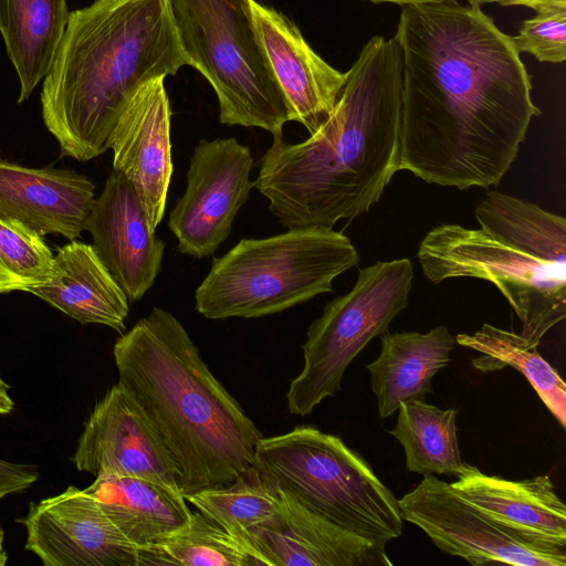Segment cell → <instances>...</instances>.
Segmentation results:
<instances>
[{
  "mask_svg": "<svg viewBox=\"0 0 566 566\" xmlns=\"http://www.w3.org/2000/svg\"><path fill=\"white\" fill-rule=\"evenodd\" d=\"M24 548L45 566H140V551L111 522L98 503L70 485L31 502L19 520Z\"/></svg>",
  "mask_w": 566,
  "mask_h": 566,
  "instance_id": "obj_12",
  "label": "cell"
},
{
  "mask_svg": "<svg viewBox=\"0 0 566 566\" xmlns=\"http://www.w3.org/2000/svg\"><path fill=\"white\" fill-rule=\"evenodd\" d=\"M184 65L170 0H95L71 12L41 91L42 118L62 156L86 161L105 153L139 87Z\"/></svg>",
  "mask_w": 566,
  "mask_h": 566,
  "instance_id": "obj_3",
  "label": "cell"
},
{
  "mask_svg": "<svg viewBox=\"0 0 566 566\" xmlns=\"http://www.w3.org/2000/svg\"><path fill=\"white\" fill-rule=\"evenodd\" d=\"M401 95L399 43L376 35L314 134L297 144L273 137L253 185L283 227L333 229L379 201L399 171Z\"/></svg>",
  "mask_w": 566,
  "mask_h": 566,
  "instance_id": "obj_2",
  "label": "cell"
},
{
  "mask_svg": "<svg viewBox=\"0 0 566 566\" xmlns=\"http://www.w3.org/2000/svg\"><path fill=\"white\" fill-rule=\"evenodd\" d=\"M455 342L482 355L472 365L482 371L511 366L528 380L559 424L566 426V385L558 371L546 361L536 346L528 345L515 332L483 324L473 334H458Z\"/></svg>",
  "mask_w": 566,
  "mask_h": 566,
  "instance_id": "obj_25",
  "label": "cell"
},
{
  "mask_svg": "<svg viewBox=\"0 0 566 566\" xmlns=\"http://www.w3.org/2000/svg\"><path fill=\"white\" fill-rule=\"evenodd\" d=\"M374 3H382V2H391L400 6H413V4H433V3H444V2H454L457 0H369Z\"/></svg>",
  "mask_w": 566,
  "mask_h": 566,
  "instance_id": "obj_33",
  "label": "cell"
},
{
  "mask_svg": "<svg viewBox=\"0 0 566 566\" xmlns=\"http://www.w3.org/2000/svg\"><path fill=\"white\" fill-rule=\"evenodd\" d=\"M252 0H170L189 61L211 84L220 123L282 136L291 111L259 38Z\"/></svg>",
  "mask_w": 566,
  "mask_h": 566,
  "instance_id": "obj_8",
  "label": "cell"
},
{
  "mask_svg": "<svg viewBox=\"0 0 566 566\" xmlns=\"http://www.w3.org/2000/svg\"><path fill=\"white\" fill-rule=\"evenodd\" d=\"M398 504L403 521L421 528L442 552L472 565H566V549L536 545L512 534L434 475L424 476Z\"/></svg>",
  "mask_w": 566,
  "mask_h": 566,
  "instance_id": "obj_10",
  "label": "cell"
},
{
  "mask_svg": "<svg viewBox=\"0 0 566 566\" xmlns=\"http://www.w3.org/2000/svg\"><path fill=\"white\" fill-rule=\"evenodd\" d=\"M340 232L296 228L263 239H242L214 259L195 293L208 319L276 314L333 291V281L358 263Z\"/></svg>",
  "mask_w": 566,
  "mask_h": 566,
  "instance_id": "obj_6",
  "label": "cell"
},
{
  "mask_svg": "<svg viewBox=\"0 0 566 566\" xmlns=\"http://www.w3.org/2000/svg\"><path fill=\"white\" fill-rule=\"evenodd\" d=\"M412 281L409 259L377 261L359 270L349 292L326 304L307 329L303 368L286 392L290 413L307 416L340 390L348 365L407 307Z\"/></svg>",
  "mask_w": 566,
  "mask_h": 566,
  "instance_id": "obj_9",
  "label": "cell"
},
{
  "mask_svg": "<svg viewBox=\"0 0 566 566\" xmlns=\"http://www.w3.org/2000/svg\"><path fill=\"white\" fill-rule=\"evenodd\" d=\"M118 382L147 417L184 496L232 482L262 433L212 375L179 319L154 307L114 344Z\"/></svg>",
  "mask_w": 566,
  "mask_h": 566,
  "instance_id": "obj_4",
  "label": "cell"
},
{
  "mask_svg": "<svg viewBox=\"0 0 566 566\" xmlns=\"http://www.w3.org/2000/svg\"><path fill=\"white\" fill-rule=\"evenodd\" d=\"M170 119L164 77H158L134 94L108 139L113 170L133 186L154 233L165 213L174 171Z\"/></svg>",
  "mask_w": 566,
  "mask_h": 566,
  "instance_id": "obj_14",
  "label": "cell"
},
{
  "mask_svg": "<svg viewBox=\"0 0 566 566\" xmlns=\"http://www.w3.org/2000/svg\"><path fill=\"white\" fill-rule=\"evenodd\" d=\"M14 402L9 395V385L0 376V415H7L12 411Z\"/></svg>",
  "mask_w": 566,
  "mask_h": 566,
  "instance_id": "obj_32",
  "label": "cell"
},
{
  "mask_svg": "<svg viewBox=\"0 0 566 566\" xmlns=\"http://www.w3.org/2000/svg\"><path fill=\"white\" fill-rule=\"evenodd\" d=\"M28 292L81 324L125 329L128 298L92 244L73 240L59 249L50 279Z\"/></svg>",
  "mask_w": 566,
  "mask_h": 566,
  "instance_id": "obj_20",
  "label": "cell"
},
{
  "mask_svg": "<svg viewBox=\"0 0 566 566\" xmlns=\"http://www.w3.org/2000/svg\"><path fill=\"white\" fill-rule=\"evenodd\" d=\"M185 499L239 541L250 528L282 511L280 491L253 464L232 482L199 490Z\"/></svg>",
  "mask_w": 566,
  "mask_h": 566,
  "instance_id": "obj_26",
  "label": "cell"
},
{
  "mask_svg": "<svg viewBox=\"0 0 566 566\" xmlns=\"http://www.w3.org/2000/svg\"><path fill=\"white\" fill-rule=\"evenodd\" d=\"M454 337L448 327L428 333L401 332L380 336L378 357L366 365L379 417L394 415L402 402L431 394L432 379L450 361Z\"/></svg>",
  "mask_w": 566,
  "mask_h": 566,
  "instance_id": "obj_21",
  "label": "cell"
},
{
  "mask_svg": "<svg viewBox=\"0 0 566 566\" xmlns=\"http://www.w3.org/2000/svg\"><path fill=\"white\" fill-rule=\"evenodd\" d=\"M479 229L441 224L420 242L418 260L432 283L491 282L517 315L531 346L566 316V219L499 191L475 207Z\"/></svg>",
  "mask_w": 566,
  "mask_h": 566,
  "instance_id": "obj_5",
  "label": "cell"
},
{
  "mask_svg": "<svg viewBox=\"0 0 566 566\" xmlns=\"http://www.w3.org/2000/svg\"><path fill=\"white\" fill-rule=\"evenodd\" d=\"M39 479L34 464L14 463L0 459V501L29 489Z\"/></svg>",
  "mask_w": 566,
  "mask_h": 566,
  "instance_id": "obj_30",
  "label": "cell"
},
{
  "mask_svg": "<svg viewBox=\"0 0 566 566\" xmlns=\"http://www.w3.org/2000/svg\"><path fill=\"white\" fill-rule=\"evenodd\" d=\"M252 464L314 514L380 546L402 534L398 500L337 436L315 427L261 438Z\"/></svg>",
  "mask_w": 566,
  "mask_h": 566,
  "instance_id": "obj_7",
  "label": "cell"
},
{
  "mask_svg": "<svg viewBox=\"0 0 566 566\" xmlns=\"http://www.w3.org/2000/svg\"><path fill=\"white\" fill-rule=\"evenodd\" d=\"M282 511L241 542L268 566H391L386 547L345 531L284 493Z\"/></svg>",
  "mask_w": 566,
  "mask_h": 566,
  "instance_id": "obj_16",
  "label": "cell"
},
{
  "mask_svg": "<svg viewBox=\"0 0 566 566\" xmlns=\"http://www.w3.org/2000/svg\"><path fill=\"white\" fill-rule=\"evenodd\" d=\"M455 417V409H441L423 399L399 406L397 423L389 433L401 443L408 471L457 478L465 471L468 463L461 458Z\"/></svg>",
  "mask_w": 566,
  "mask_h": 566,
  "instance_id": "obj_24",
  "label": "cell"
},
{
  "mask_svg": "<svg viewBox=\"0 0 566 566\" xmlns=\"http://www.w3.org/2000/svg\"><path fill=\"white\" fill-rule=\"evenodd\" d=\"M250 147L233 137L198 143L190 158L186 191L168 219L181 253L206 258L228 239L254 187Z\"/></svg>",
  "mask_w": 566,
  "mask_h": 566,
  "instance_id": "obj_11",
  "label": "cell"
},
{
  "mask_svg": "<svg viewBox=\"0 0 566 566\" xmlns=\"http://www.w3.org/2000/svg\"><path fill=\"white\" fill-rule=\"evenodd\" d=\"M71 460L78 471L95 478L138 476L179 490L178 471L169 452L119 384L94 406Z\"/></svg>",
  "mask_w": 566,
  "mask_h": 566,
  "instance_id": "obj_13",
  "label": "cell"
},
{
  "mask_svg": "<svg viewBox=\"0 0 566 566\" xmlns=\"http://www.w3.org/2000/svg\"><path fill=\"white\" fill-rule=\"evenodd\" d=\"M399 170L464 190L499 185L533 117L531 77L510 35L481 8L402 6Z\"/></svg>",
  "mask_w": 566,
  "mask_h": 566,
  "instance_id": "obj_1",
  "label": "cell"
},
{
  "mask_svg": "<svg viewBox=\"0 0 566 566\" xmlns=\"http://www.w3.org/2000/svg\"><path fill=\"white\" fill-rule=\"evenodd\" d=\"M469 6L481 8L483 4L497 3L500 6H525L535 11L549 6H566V0H468Z\"/></svg>",
  "mask_w": 566,
  "mask_h": 566,
  "instance_id": "obj_31",
  "label": "cell"
},
{
  "mask_svg": "<svg viewBox=\"0 0 566 566\" xmlns=\"http://www.w3.org/2000/svg\"><path fill=\"white\" fill-rule=\"evenodd\" d=\"M54 254L43 237L0 217V293L29 291L51 275Z\"/></svg>",
  "mask_w": 566,
  "mask_h": 566,
  "instance_id": "obj_28",
  "label": "cell"
},
{
  "mask_svg": "<svg viewBox=\"0 0 566 566\" xmlns=\"http://www.w3.org/2000/svg\"><path fill=\"white\" fill-rule=\"evenodd\" d=\"M94 190L91 180L73 170L34 169L0 158V217L41 237L78 238L86 229Z\"/></svg>",
  "mask_w": 566,
  "mask_h": 566,
  "instance_id": "obj_18",
  "label": "cell"
},
{
  "mask_svg": "<svg viewBox=\"0 0 566 566\" xmlns=\"http://www.w3.org/2000/svg\"><path fill=\"white\" fill-rule=\"evenodd\" d=\"M93 248L128 301L140 300L160 271L165 242L150 231L129 181L119 172L106 179L95 198L86 229Z\"/></svg>",
  "mask_w": 566,
  "mask_h": 566,
  "instance_id": "obj_15",
  "label": "cell"
},
{
  "mask_svg": "<svg viewBox=\"0 0 566 566\" xmlns=\"http://www.w3.org/2000/svg\"><path fill=\"white\" fill-rule=\"evenodd\" d=\"M518 53L526 52L539 62L562 63L566 60V6H549L522 23L511 36Z\"/></svg>",
  "mask_w": 566,
  "mask_h": 566,
  "instance_id": "obj_29",
  "label": "cell"
},
{
  "mask_svg": "<svg viewBox=\"0 0 566 566\" xmlns=\"http://www.w3.org/2000/svg\"><path fill=\"white\" fill-rule=\"evenodd\" d=\"M256 32L273 74L286 99L292 120L310 135L332 114L346 82L307 44L298 28L283 13L251 1Z\"/></svg>",
  "mask_w": 566,
  "mask_h": 566,
  "instance_id": "obj_17",
  "label": "cell"
},
{
  "mask_svg": "<svg viewBox=\"0 0 566 566\" xmlns=\"http://www.w3.org/2000/svg\"><path fill=\"white\" fill-rule=\"evenodd\" d=\"M84 491L138 548L158 543L184 526L191 515L179 490L149 479L103 475Z\"/></svg>",
  "mask_w": 566,
  "mask_h": 566,
  "instance_id": "obj_22",
  "label": "cell"
},
{
  "mask_svg": "<svg viewBox=\"0 0 566 566\" xmlns=\"http://www.w3.org/2000/svg\"><path fill=\"white\" fill-rule=\"evenodd\" d=\"M139 551L140 566H261L241 541L199 511L191 512L184 526Z\"/></svg>",
  "mask_w": 566,
  "mask_h": 566,
  "instance_id": "obj_27",
  "label": "cell"
},
{
  "mask_svg": "<svg viewBox=\"0 0 566 566\" xmlns=\"http://www.w3.org/2000/svg\"><path fill=\"white\" fill-rule=\"evenodd\" d=\"M69 15L66 0H0V32L20 81L18 103L49 73Z\"/></svg>",
  "mask_w": 566,
  "mask_h": 566,
  "instance_id": "obj_23",
  "label": "cell"
},
{
  "mask_svg": "<svg viewBox=\"0 0 566 566\" xmlns=\"http://www.w3.org/2000/svg\"><path fill=\"white\" fill-rule=\"evenodd\" d=\"M451 486L485 516L522 539L566 549V506L548 475L513 481L484 474L468 464Z\"/></svg>",
  "mask_w": 566,
  "mask_h": 566,
  "instance_id": "obj_19",
  "label": "cell"
},
{
  "mask_svg": "<svg viewBox=\"0 0 566 566\" xmlns=\"http://www.w3.org/2000/svg\"><path fill=\"white\" fill-rule=\"evenodd\" d=\"M8 562V554L4 549V532L0 524V566L6 565Z\"/></svg>",
  "mask_w": 566,
  "mask_h": 566,
  "instance_id": "obj_34",
  "label": "cell"
}]
</instances>
